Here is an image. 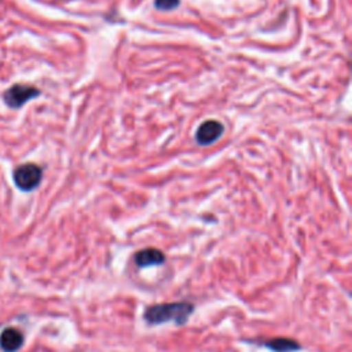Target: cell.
I'll use <instances>...</instances> for the list:
<instances>
[{
	"label": "cell",
	"mask_w": 352,
	"mask_h": 352,
	"mask_svg": "<svg viewBox=\"0 0 352 352\" xmlns=\"http://www.w3.org/2000/svg\"><path fill=\"white\" fill-rule=\"evenodd\" d=\"M192 305L188 302H169L158 304L146 309L144 319L151 324H161L173 322L177 324L184 323L192 312Z\"/></svg>",
	"instance_id": "cell-1"
},
{
	"label": "cell",
	"mask_w": 352,
	"mask_h": 352,
	"mask_svg": "<svg viewBox=\"0 0 352 352\" xmlns=\"http://www.w3.org/2000/svg\"><path fill=\"white\" fill-rule=\"evenodd\" d=\"M14 183L22 191H30L36 188L43 177V170L36 164H23L14 170Z\"/></svg>",
	"instance_id": "cell-2"
},
{
	"label": "cell",
	"mask_w": 352,
	"mask_h": 352,
	"mask_svg": "<svg viewBox=\"0 0 352 352\" xmlns=\"http://www.w3.org/2000/svg\"><path fill=\"white\" fill-rule=\"evenodd\" d=\"M38 95H40V91L32 85L15 84L4 92L3 99L8 107L18 109V107L23 106L28 100H30Z\"/></svg>",
	"instance_id": "cell-3"
},
{
	"label": "cell",
	"mask_w": 352,
	"mask_h": 352,
	"mask_svg": "<svg viewBox=\"0 0 352 352\" xmlns=\"http://www.w3.org/2000/svg\"><path fill=\"white\" fill-rule=\"evenodd\" d=\"M223 131H224L223 125L219 121L208 120L198 126V129L195 132V140L202 146L212 144L221 136Z\"/></svg>",
	"instance_id": "cell-4"
},
{
	"label": "cell",
	"mask_w": 352,
	"mask_h": 352,
	"mask_svg": "<svg viewBox=\"0 0 352 352\" xmlns=\"http://www.w3.org/2000/svg\"><path fill=\"white\" fill-rule=\"evenodd\" d=\"M23 344V336L16 329H6L0 334V346L6 352H15Z\"/></svg>",
	"instance_id": "cell-5"
},
{
	"label": "cell",
	"mask_w": 352,
	"mask_h": 352,
	"mask_svg": "<svg viewBox=\"0 0 352 352\" xmlns=\"http://www.w3.org/2000/svg\"><path fill=\"white\" fill-rule=\"evenodd\" d=\"M135 261L138 264V267L140 268H146V267H151V265H160L165 261V256L162 254V252H160L158 249H144L140 250L136 256H135Z\"/></svg>",
	"instance_id": "cell-6"
},
{
	"label": "cell",
	"mask_w": 352,
	"mask_h": 352,
	"mask_svg": "<svg viewBox=\"0 0 352 352\" xmlns=\"http://www.w3.org/2000/svg\"><path fill=\"white\" fill-rule=\"evenodd\" d=\"M267 346L270 349L275 351V352H293V351L300 348V345L296 344L294 341H292V340H280V338L270 341L267 344Z\"/></svg>",
	"instance_id": "cell-7"
},
{
	"label": "cell",
	"mask_w": 352,
	"mask_h": 352,
	"mask_svg": "<svg viewBox=\"0 0 352 352\" xmlns=\"http://www.w3.org/2000/svg\"><path fill=\"white\" fill-rule=\"evenodd\" d=\"M180 0H155V8L158 10H173L179 6Z\"/></svg>",
	"instance_id": "cell-8"
}]
</instances>
